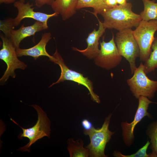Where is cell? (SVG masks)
I'll return each instance as SVG.
<instances>
[{
    "label": "cell",
    "mask_w": 157,
    "mask_h": 157,
    "mask_svg": "<svg viewBox=\"0 0 157 157\" xmlns=\"http://www.w3.org/2000/svg\"><path fill=\"white\" fill-rule=\"evenodd\" d=\"M131 3L123 5H117L107 9L100 15L104 21V27L109 29H115L119 31L137 27L142 19L140 14L132 10Z\"/></svg>",
    "instance_id": "1"
},
{
    "label": "cell",
    "mask_w": 157,
    "mask_h": 157,
    "mask_svg": "<svg viewBox=\"0 0 157 157\" xmlns=\"http://www.w3.org/2000/svg\"><path fill=\"white\" fill-rule=\"evenodd\" d=\"M37 111L38 115V120L32 127L28 129L21 127L12 118L10 119L22 130V132L18 136L20 140L23 138H27L29 142L24 146L21 147L18 150L22 151L30 152L31 146L38 140L44 136L49 138L50 133V122L46 113L39 106L36 105H31Z\"/></svg>",
    "instance_id": "2"
},
{
    "label": "cell",
    "mask_w": 157,
    "mask_h": 157,
    "mask_svg": "<svg viewBox=\"0 0 157 157\" xmlns=\"http://www.w3.org/2000/svg\"><path fill=\"white\" fill-rule=\"evenodd\" d=\"M33 4L29 2L25 3L19 0L15 1L14 6L18 10V14L14 18H9L3 20H0V26L3 28L14 29L15 27L19 25L21 21L26 18H30L42 22L46 29L48 28L47 21L52 17H57L59 15L56 12L47 14L39 12H35L32 7Z\"/></svg>",
    "instance_id": "3"
},
{
    "label": "cell",
    "mask_w": 157,
    "mask_h": 157,
    "mask_svg": "<svg viewBox=\"0 0 157 157\" xmlns=\"http://www.w3.org/2000/svg\"><path fill=\"white\" fill-rule=\"evenodd\" d=\"M112 114H109L105 119L100 128L93 127L89 130H83L85 135H88L90 143L85 147L89 151V156L92 157H106L105 149L107 143L110 140L115 132L110 131L108 129Z\"/></svg>",
    "instance_id": "4"
},
{
    "label": "cell",
    "mask_w": 157,
    "mask_h": 157,
    "mask_svg": "<svg viewBox=\"0 0 157 157\" xmlns=\"http://www.w3.org/2000/svg\"><path fill=\"white\" fill-rule=\"evenodd\" d=\"M120 55L129 62L131 74L137 68L136 58L139 57L140 49L133 34L132 29L119 31L115 39Z\"/></svg>",
    "instance_id": "5"
},
{
    "label": "cell",
    "mask_w": 157,
    "mask_h": 157,
    "mask_svg": "<svg viewBox=\"0 0 157 157\" xmlns=\"http://www.w3.org/2000/svg\"><path fill=\"white\" fill-rule=\"evenodd\" d=\"M127 83L133 95L137 99L140 96L152 99L157 90V80L148 78L142 63L137 67L132 77L127 80Z\"/></svg>",
    "instance_id": "6"
},
{
    "label": "cell",
    "mask_w": 157,
    "mask_h": 157,
    "mask_svg": "<svg viewBox=\"0 0 157 157\" xmlns=\"http://www.w3.org/2000/svg\"><path fill=\"white\" fill-rule=\"evenodd\" d=\"M157 31V21H146L142 20L135 29L133 34L140 50V60L145 62L151 52V47L154 35Z\"/></svg>",
    "instance_id": "7"
},
{
    "label": "cell",
    "mask_w": 157,
    "mask_h": 157,
    "mask_svg": "<svg viewBox=\"0 0 157 157\" xmlns=\"http://www.w3.org/2000/svg\"><path fill=\"white\" fill-rule=\"evenodd\" d=\"M53 56V59L52 62L59 66L61 73L58 80L51 85L49 88L65 81H74L78 85H81L85 87L89 91L91 99L96 103H100V100L99 96L93 91L92 81L88 77H84L82 74L69 69L65 64L63 58L58 52L57 48Z\"/></svg>",
    "instance_id": "8"
},
{
    "label": "cell",
    "mask_w": 157,
    "mask_h": 157,
    "mask_svg": "<svg viewBox=\"0 0 157 157\" xmlns=\"http://www.w3.org/2000/svg\"><path fill=\"white\" fill-rule=\"evenodd\" d=\"M0 37L2 41V48L0 50V59L7 65L6 70L0 79L1 84H3L10 76L13 78L15 77V69L24 70L27 65L18 58L16 48L10 39L2 33H0Z\"/></svg>",
    "instance_id": "9"
},
{
    "label": "cell",
    "mask_w": 157,
    "mask_h": 157,
    "mask_svg": "<svg viewBox=\"0 0 157 157\" xmlns=\"http://www.w3.org/2000/svg\"><path fill=\"white\" fill-rule=\"evenodd\" d=\"M103 38L100 42V48L98 55L94 59L98 66L107 70L112 69L121 63L122 56L120 55L115 44L114 35L111 39L106 42Z\"/></svg>",
    "instance_id": "10"
},
{
    "label": "cell",
    "mask_w": 157,
    "mask_h": 157,
    "mask_svg": "<svg viewBox=\"0 0 157 157\" xmlns=\"http://www.w3.org/2000/svg\"><path fill=\"white\" fill-rule=\"evenodd\" d=\"M139 103L134 119L131 123L127 121L121 123L123 140L125 144L130 147L133 143L135 138L133 131L136 125L145 116L151 117L147 112L149 104L154 103L147 97L140 96L138 99Z\"/></svg>",
    "instance_id": "11"
},
{
    "label": "cell",
    "mask_w": 157,
    "mask_h": 157,
    "mask_svg": "<svg viewBox=\"0 0 157 157\" xmlns=\"http://www.w3.org/2000/svg\"><path fill=\"white\" fill-rule=\"evenodd\" d=\"M9 29L2 32L4 35L11 41L16 49L19 48L21 42L24 38L34 36L36 32L46 30L43 24L38 21L31 26H25L23 24L18 29Z\"/></svg>",
    "instance_id": "12"
},
{
    "label": "cell",
    "mask_w": 157,
    "mask_h": 157,
    "mask_svg": "<svg viewBox=\"0 0 157 157\" xmlns=\"http://www.w3.org/2000/svg\"><path fill=\"white\" fill-rule=\"evenodd\" d=\"M95 16L99 22V28L97 30L94 28L88 34L86 39L87 44V47L83 50H80L75 47L72 48L73 50L81 53L89 59H94L98 54L100 50L99 48V40L106 29L102 22L99 20L97 16Z\"/></svg>",
    "instance_id": "13"
},
{
    "label": "cell",
    "mask_w": 157,
    "mask_h": 157,
    "mask_svg": "<svg viewBox=\"0 0 157 157\" xmlns=\"http://www.w3.org/2000/svg\"><path fill=\"white\" fill-rule=\"evenodd\" d=\"M50 33H45L42 34L41 38L39 42L33 47L27 49H16V53L18 57L29 56L32 57L35 60L40 57L46 56L48 57L51 61L53 59V56L50 55L47 52L46 47L47 44L52 38Z\"/></svg>",
    "instance_id": "14"
},
{
    "label": "cell",
    "mask_w": 157,
    "mask_h": 157,
    "mask_svg": "<svg viewBox=\"0 0 157 157\" xmlns=\"http://www.w3.org/2000/svg\"><path fill=\"white\" fill-rule=\"evenodd\" d=\"M78 0H55L51 6L54 12L60 14L63 20L72 17L76 13Z\"/></svg>",
    "instance_id": "15"
},
{
    "label": "cell",
    "mask_w": 157,
    "mask_h": 157,
    "mask_svg": "<svg viewBox=\"0 0 157 157\" xmlns=\"http://www.w3.org/2000/svg\"><path fill=\"white\" fill-rule=\"evenodd\" d=\"M93 9L92 13L95 16L101 14L105 10L111 8L106 4L105 0H78L76 10L84 8Z\"/></svg>",
    "instance_id": "16"
},
{
    "label": "cell",
    "mask_w": 157,
    "mask_h": 157,
    "mask_svg": "<svg viewBox=\"0 0 157 157\" xmlns=\"http://www.w3.org/2000/svg\"><path fill=\"white\" fill-rule=\"evenodd\" d=\"M67 149L71 157H88L89 156V149L83 147L84 142L81 139L76 140L68 139Z\"/></svg>",
    "instance_id": "17"
},
{
    "label": "cell",
    "mask_w": 157,
    "mask_h": 157,
    "mask_svg": "<svg viewBox=\"0 0 157 157\" xmlns=\"http://www.w3.org/2000/svg\"><path fill=\"white\" fill-rule=\"evenodd\" d=\"M144 4V10L140 14L142 20L148 21H157V2L153 0H141Z\"/></svg>",
    "instance_id": "18"
},
{
    "label": "cell",
    "mask_w": 157,
    "mask_h": 157,
    "mask_svg": "<svg viewBox=\"0 0 157 157\" xmlns=\"http://www.w3.org/2000/svg\"><path fill=\"white\" fill-rule=\"evenodd\" d=\"M152 50L148 59L144 64L146 74L154 71L157 68V37H155L151 47Z\"/></svg>",
    "instance_id": "19"
},
{
    "label": "cell",
    "mask_w": 157,
    "mask_h": 157,
    "mask_svg": "<svg viewBox=\"0 0 157 157\" xmlns=\"http://www.w3.org/2000/svg\"><path fill=\"white\" fill-rule=\"evenodd\" d=\"M146 133L150 140V148L152 152L157 154V120L149 125Z\"/></svg>",
    "instance_id": "20"
},
{
    "label": "cell",
    "mask_w": 157,
    "mask_h": 157,
    "mask_svg": "<svg viewBox=\"0 0 157 157\" xmlns=\"http://www.w3.org/2000/svg\"><path fill=\"white\" fill-rule=\"evenodd\" d=\"M150 144V142L148 141L145 145L135 153L130 155H124L118 151H115L113 154L114 156L116 157H156L157 155L153 152L149 154L147 153V150Z\"/></svg>",
    "instance_id": "21"
},
{
    "label": "cell",
    "mask_w": 157,
    "mask_h": 157,
    "mask_svg": "<svg viewBox=\"0 0 157 157\" xmlns=\"http://www.w3.org/2000/svg\"><path fill=\"white\" fill-rule=\"evenodd\" d=\"M19 1L25 2V0H19ZM55 1V0H35V5L38 8L46 4L51 6Z\"/></svg>",
    "instance_id": "22"
},
{
    "label": "cell",
    "mask_w": 157,
    "mask_h": 157,
    "mask_svg": "<svg viewBox=\"0 0 157 157\" xmlns=\"http://www.w3.org/2000/svg\"><path fill=\"white\" fill-rule=\"evenodd\" d=\"M81 124L84 130L86 131L90 130L93 127L92 122L87 119L83 120Z\"/></svg>",
    "instance_id": "23"
},
{
    "label": "cell",
    "mask_w": 157,
    "mask_h": 157,
    "mask_svg": "<svg viewBox=\"0 0 157 157\" xmlns=\"http://www.w3.org/2000/svg\"><path fill=\"white\" fill-rule=\"evenodd\" d=\"M15 2V0H0V4L4 3L6 4H9L11 3H14Z\"/></svg>",
    "instance_id": "24"
},
{
    "label": "cell",
    "mask_w": 157,
    "mask_h": 157,
    "mask_svg": "<svg viewBox=\"0 0 157 157\" xmlns=\"http://www.w3.org/2000/svg\"><path fill=\"white\" fill-rule=\"evenodd\" d=\"M127 0H116L117 4L119 5H123L126 4Z\"/></svg>",
    "instance_id": "25"
}]
</instances>
